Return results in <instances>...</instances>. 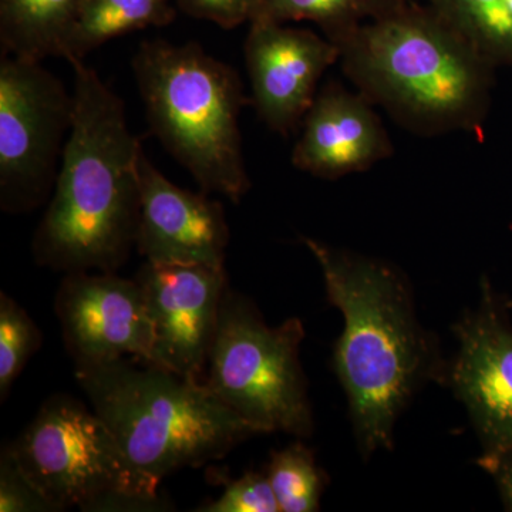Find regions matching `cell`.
I'll return each mask as SVG.
<instances>
[{
	"label": "cell",
	"mask_w": 512,
	"mask_h": 512,
	"mask_svg": "<svg viewBox=\"0 0 512 512\" xmlns=\"http://www.w3.org/2000/svg\"><path fill=\"white\" fill-rule=\"evenodd\" d=\"M266 476L281 512L319 510L326 474L316 463L311 448L301 441H295L284 450L274 451Z\"/></svg>",
	"instance_id": "d6986e66"
},
{
	"label": "cell",
	"mask_w": 512,
	"mask_h": 512,
	"mask_svg": "<svg viewBox=\"0 0 512 512\" xmlns=\"http://www.w3.org/2000/svg\"><path fill=\"white\" fill-rule=\"evenodd\" d=\"M150 131L207 194L232 202L251 180L239 116L247 104L241 76L195 42L144 40L131 60Z\"/></svg>",
	"instance_id": "5b68a950"
},
{
	"label": "cell",
	"mask_w": 512,
	"mask_h": 512,
	"mask_svg": "<svg viewBox=\"0 0 512 512\" xmlns=\"http://www.w3.org/2000/svg\"><path fill=\"white\" fill-rule=\"evenodd\" d=\"M303 339L301 319L266 325L254 303L227 288L205 383L256 433L305 439L313 417L299 360Z\"/></svg>",
	"instance_id": "52a82bcc"
},
{
	"label": "cell",
	"mask_w": 512,
	"mask_h": 512,
	"mask_svg": "<svg viewBox=\"0 0 512 512\" xmlns=\"http://www.w3.org/2000/svg\"><path fill=\"white\" fill-rule=\"evenodd\" d=\"M301 128L292 164L313 177L338 180L393 156L392 141L375 104L338 82L319 90Z\"/></svg>",
	"instance_id": "5bb4252c"
},
{
	"label": "cell",
	"mask_w": 512,
	"mask_h": 512,
	"mask_svg": "<svg viewBox=\"0 0 512 512\" xmlns=\"http://www.w3.org/2000/svg\"><path fill=\"white\" fill-rule=\"evenodd\" d=\"M55 309L76 369L150 357L151 323L136 278L116 272L66 274Z\"/></svg>",
	"instance_id": "8fae6325"
},
{
	"label": "cell",
	"mask_w": 512,
	"mask_h": 512,
	"mask_svg": "<svg viewBox=\"0 0 512 512\" xmlns=\"http://www.w3.org/2000/svg\"><path fill=\"white\" fill-rule=\"evenodd\" d=\"M505 5H507V8L510 9L512 13V0H505Z\"/></svg>",
	"instance_id": "d4e9b609"
},
{
	"label": "cell",
	"mask_w": 512,
	"mask_h": 512,
	"mask_svg": "<svg viewBox=\"0 0 512 512\" xmlns=\"http://www.w3.org/2000/svg\"><path fill=\"white\" fill-rule=\"evenodd\" d=\"M136 281L143 291L153 336L148 362L200 379L228 288L224 266L146 261Z\"/></svg>",
	"instance_id": "30bf717a"
},
{
	"label": "cell",
	"mask_w": 512,
	"mask_h": 512,
	"mask_svg": "<svg viewBox=\"0 0 512 512\" xmlns=\"http://www.w3.org/2000/svg\"><path fill=\"white\" fill-rule=\"evenodd\" d=\"M70 66L72 130L32 252L57 272H116L137 244L144 150L119 94L84 60Z\"/></svg>",
	"instance_id": "7a4b0ae2"
},
{
	"label": "cell",
	"mask_w": 512,
	"mask_h": 512,
	"mask_svg": "<svg viewBox=\"0 0 512 512\" xmlns=\"http://www.w3.org/2000/svg\"><path fill=\"white\" fill-rule=\"evenodd\" d=\"M251 104L269 130L289 136L302 126L318 84L339 49L325 36L286 23L255 19L244 43Z\"/></svg>",
	"instance_id": "7c38bea8"
},
{
	"label": "cell",
	"mask_w": 512,
	"mask_h": 512,
	"mask_svg": "<svg viewBox=\"0 0 512 512\" xmlns=\"http://www.w3.org/2000/svg\"><path fill=\"white\" fill-rule=\"evenodd\" d=\"M177 9L190 18L207 20L221 29L231 30L251 23L261 0H175Z\"/></svg>",
	"instance_id": "603a6c76"
},
{
	"label": "cell",
	"mask_w": 512,
	"mask_h": 512,
	"mask_svg": "<svg viewBox=\"0 0 512 512\" xmlns=\"http://www.w3.org/2000/svg\"><path fill=\"white\" fill-rule=\"evenodd\" d=\"M137 251L151 264L224 266L229 228L224 205L207 192L171 183L141 153Z\"/></svg>",
	"instance_id": "4fadbf2b"
},
{
	"label": "cell",
	"mask_w": 512,
	"mask_h": 512,
	"mask_svg": "<svg viewBox=\"0 0 512 512\" xmlns=\"http://www.w3.org/2000/svg\"><path fill=\"white\" fill-rule=\"evenodd\" d=\"M217 500L201 505L200 512H281L268 476L249 471L237 480L225 481Z\"/></svg>",
	"instance_id": "44dd1931"
},
{
	"label": "cell",
	"mask_w": 512,
	"mask_h": 512,
	"mask_svg": "<svg viewBox=\"0 0 512 512\" xmlns=\"http://www.w3.org/2000/svg\"><path fill=\"white\" fill-rule=\"evenodd\" d=\"M487 471L495 478L505 508L512 511V448L505 451Z\"/></svg>",
	"instance_id": "cb8c5ba5"
},
{
	"label": "cell",
	"mask_w": 512,
	"mask_h": 512,
	"mask_svg": "<svg viewBox=\"0 0 512 512\" xmlns=\"http://www.w3.org/2000/svg\"><path fill=\"white\" fill-rule=\"evenodd\" d=\"M409 0H261L255 19L312 22L335 42L363 23L389 15Z\"/></svg>",
	"instance_id": "e0dca14e"
},
{
	"label": "cell",
	"mask_w": 512,
	"mask_h": 512,
	"mask_svg": "<svg viewBox=\"0 0 512 512\" xmlns=\"http://www.w3.org/2000/svg\"><path fill=\"white\" fill-rule=\"evenodd\" d=\"M494 64H512V13L505 0H426Z\"/></svg>",
	"instance_id": "ac0fdd59"
},
{
	"label": "cell",
	"mask_w": 512,
	"mask_h": 512,
	"mask_svg": "<svg viewBox=\"0 0 512 512\" xmlns=\"http://www.w3.org/2000/svg\"><path fill=\"white\" fill-rule=\"evenodd\" d=\"M507 306H512V302H510V303H507Z\"/></svg>",
	"instance_id": "484cf974"
},
{
	"label": "cell",
	"mask_w": 512,
	"mask_h": 512,
	"mask_svg": "<svg viewBox=\"0 0 512 512\" xmlns=\"http://www.w3.org/2000/svg\"><path fill=\"white\" fill-rule=\"evenodd\" d=\"M42 345V333L28 312L5 292L0 293V396L2 402L30 357Z\"/></svg>",
	"instance_id": "ffe728a7"
},
{
	"label": "cell",
	"mask_w": 512,
	"mask_h": 512,
	"mask_svg": "<svg viewBox=\"0 0 512 512\" xmlns=\"http://www.w3.org/2000/svg\"><path fill=\"white\" fill-rule=\"evenodd\" d=\"M90 0H0V55L43 62L60 57Z\"/></svg>",
	"instance_id": "9a60e30c"
},
{
	"label": "cell",
	"mask_w": 512,
	"mask_h": 512,
	"mask_svg": "<svg viewBox=\"0 0 512 512\" xmlns=\"http://www.w3.org/2000/svg\"><path fill=\"white\" fill-rule=\"evenodd\" d=\"M30 483L57 512L165 511L170 505L137 473L109 426L79 400H47L6 446Z\"/></svg>",
	"instance_id": "8992f818"
},
{
	"label": "cell",
	"mask_w": 512,
	"mask_h": 512,
	"mask_svg": "<svg viewBox=\"0 0 512 512\" xmlns=\"http://www.w3.org/2000/svg\"><path fill=\"white\" fill-rule=\"evenodd\" d=\"M0 511L57 512L3 448L0 456Z\"/></svg>",
	"instance_id": "7402d4cb"
},
{
	"label": "cell",
	"mask_w": 512,
	"mask_h": 512,
	"mask_svg": "<svg viewBox=\"0 0 512 512\" xmlns=\"http://www.w3.org/2000/svg\"><path fill=\"white\" fill-rule=\"evenodd\" d=\"M322 269L329 302L345 328L335 346L336 375L348 396L363 457L392 450L394 427L429 380L446 382L439 346L421 326L412 291L393 266L303 238Z\"/></svg>",
	"instance_id": "6da1fadb"
},
{
	"label": "cell",
	"mask_w": 512,
	"mask_h": 512,
	"mask_svg": "<svg viewBox=\"0 0 512 512\" xmlns=\"http://www.w3.org/2000/svg\"><path fill=\"white\" fill-rule=\"evenodd\" d=\"M453 330L458 352L446 380L470 414L483 447L478 464L488 470L512 448V326L487 279L480 305Z\"/></svg>",
	"instance_id": "9c48e42d"
},
{
	"label": "cell",
	"mask_w": 512,
	"mask_h": 512,
	"mask_svg": "<svg viewBox=\"0 0 512 512\" xmlns=\"http://www.w3.org/2000/svg\"><path fill=\"white\" fill-rule=\"evenodd\" d=\"M173 0H90L64 40L60 57L84 60L110 40L148 28H165L177 18Z\"/></svg>",
	"instance_id": "2e32d148"
},
{
	"label": "cell",
	"mask_w": 512,
	"mask_h": 512,
	"mask_svg": "<svg viewBox=\"0 0 512 512\" xmlns=\"http://www.w3.org/2000/svg\"><path fill=\"white\" fill-rule=\"evenodd\" d=\"M333 45L359 93L407 130L440 136L483 127L494 64L429 6L409 0Z\"/></svg>",
	"instance_id": "3957f363"
},
{
	"label": "cell",
	"mask_w": 512,
	"mask_h": 512,
	"mask_svg": "<svg viewBox=\"0 0 512 512\" xmlns=\"http://www.w3.org/2000/svg\"><path fill=\"white\" fill-rule=\"evenodd\" d=\"M76 379L131 466L157 487L258 434L201 379L140 357L76 369Z\"/></svg>",
	"instance_id": "277c9868"
},
{
	"label": "cell",
	"mask_w": 512,
	"mask_h": 512,
	"mask_svg": "<svg viewBox=\"0 0 512 512\" xmlns=\"http://www.w3.org/2000/svg\"><path fill=\"white\" fill-rule=\"evenodd\" d=\"M73 110V93L42 62L0 55L2 211L25 214L52 197Z\"/></svg>",
	"instance_id": "ba28073f"
}]
</instances>
